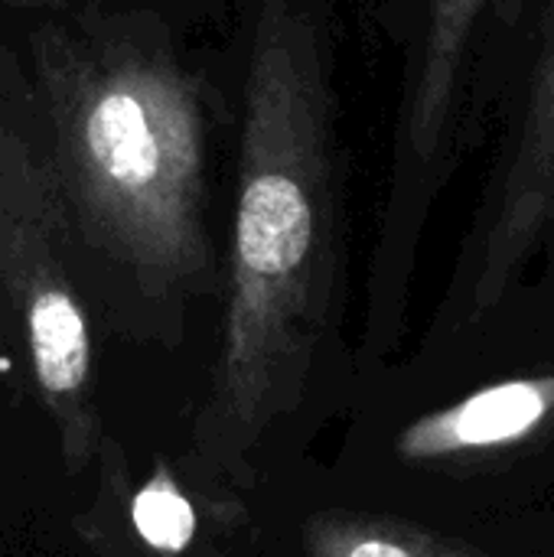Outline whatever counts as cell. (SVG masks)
Returning <instances> with one entry per match:
<instances>
[{"mask_svg":"<svg viewBox=\"0 0 554 557\" xmlns=\"http://www.w3.org/2000/svg\"><path fill=\"white\" fill-rule=\"evenodd\" d=\"M330 104L313 16L297 0H261L245 82L225 330L202 424L212 457L238 460L300 395L336 271Z\"/></svg>","mask_w":554,"mask_h":557,"instance_id":"1","label":"cell"},{"mask_svg":"<svg viewBox=\"0 0 554 557\" xmlns=\"http://www.w3.org/2000/svg\"><path fill=\"white\" fill-rule=\"evenodd\" d=\"M46 160L69 219L144 294L202 281L206 121L196 78L147 26H59L36 39Z\"/></svg>","mask_w":554,"mask_h":557,"instance_id":"2","label":"cell"},{"mask_svg":"<svg viewBox=\"0 0 554 557\" xmlns=\"http://www.w3.org/2000/svg\"><path fill=\"white\" fill-rule=\"evenodd\" d=\"M69 219L42 144L0 104V333L16 339L72 467L95 447L91 333L69 274Z\"/></svg>","mask_w":554,"mask_h":557,"instance_id":"3","label":"cell"},{"mask_svg":"<svg viewBox=\"0 0 554 557\" xmlns=\"http://www.w3.org/2000/svg\"><path fill=\"white\" fill-rule=\"evenodd\" d=\"M554 219V29L532 78L516 150L500 180L473 284L477 313L496 307Z\"/></svg>","mask_w":554,"mask_h":557,"instance_id":"4","label":"cell"},{"mask_svg":"<svg viewBox=\"0 0 554 557\" xmlns=\"http://www.w3.org/2000/svg\"><path fill=\"white\" fill-rule=\"evenodd\" d=\"M552 414L554 375L500 382L408 424L398 437V454L411 463H431L500 450L532 437Z\"/></svg>","mask_w":554,"mask_h":557,"instance_id":"5","label":"cell"},{"mask_svg":"<svg viewBox=\"0 0 554 557\" xmlns=\"http://www.w3.org/2000/svg\"><path fill=\"white\" fill-rule=\"evenodd\" d=\"M487 0H431L421 69L408 98V144L421 160H431L444 140L460 65Z\"/></svg>","mask_w":554,"mask_h":557,"instance_id":"6","label":"cell"},{"mask_svg":"<svg viewBox=\"0 0 554 557\" xmlns=\"http://www.w3.org/2000/svg\"><path fill=\"white\" fill-rule=\"evenodd\" d=\"M307 552L310 557H470L434 535L349 516L317 519L307 535Z\"/></svg>","mask_w":554,"mask_h":557,"instance_id":"7","label":"cell"},{"mask_svg":"<svg viewBox=\"0 0 554 557\" xmlns=\"http://www.w3.org/2000/svg\"><path fill=\"white\" fill-rule=\"evenodd\" d=\"M137 535L160 555H183L196 535L193 503L180 493L170 473H153L131 503Z\"/></svg>","mask_w":554,"mask_h":557,"instance_id":"8","label":"cell"}]
</instances>
